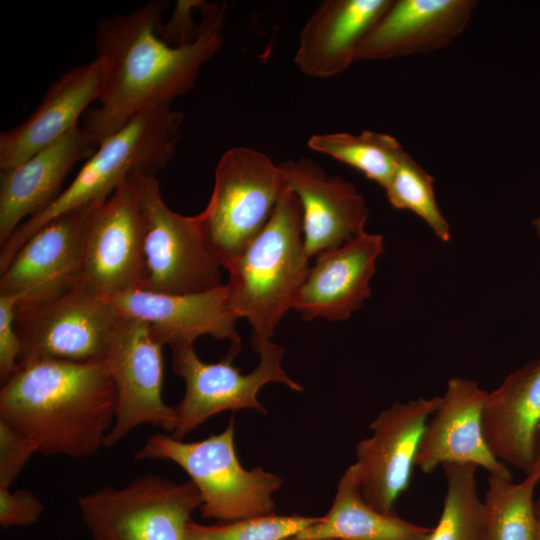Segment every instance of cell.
Returning <instances> with one entry per match:
<instances>
[{"instance_id":"7c38bea8","label":"cell","mask_w":540,"mask_h":540,"mask_svg":"<svg viewBox=\"0 0 540 540\" xmlns=\"http://www.w3.org/2000/svg\"><path fill=\"white\" fill-rule=\"evenodd\" d=\"M137 172L94 208L86 226L81 284L103 298L140 288L145 276Z\"/></svg>"},{"instance_id":"ba28073f","label":"cell","mask_w":540,"mask_h":540,"mask_svg":"<svg viewBox=\"0 0 540 540\" xmlns=\"http://www.w3.org/2000/svg\"><path fill=\"white\" fill-rule=\"evenodd\" d=\"M136 177L144 218L145 276L140 288L194 294L223 285V267L206 244L199 216L171 210L156 176L137 172Z\"/></svg>"},{"instance_id":"7402d4cb","label":"cell","mask_w":540,"mask_h":540,"mask_svg":"<svg viewBox=\"0 0 540 540\" xmlns=\"http://www.w3.org/2000/svg\"><path fill=\"white\" fill-rule=\"evenodd\" d=\"M392 0H326L311 14L299 37L294 61L310 77L345 71L372 26Z\"/></svg>"},{"instance_id":"603a6c76","label":"cell","mask_w":540,"mask_h":540,"mask_svg":"<svg viewBox=\"0 0 540 540\" xmlns=\"http://www.w3.org/2000/svg\"><path fill=\"white\" fill-rule=\"evenodd\" d=\"M482 427L499 461L530 472L540 428V358L512 372L487 393Z\"/></svg>"},{"instance_id":"e575fe53","label":"cell","mask_w":540,"mask_h":540,"mask_svg":"<svg viewBox=\"0 0 540 540\" xmlns=\"http://www.w3.org/2000/svg\"><path fill=\"white\" fill-rule=\"evenodd\" d=\"M535 510L538 518L540 519V496L535 500Z\"/></svg>"},{"instance_id":"e0dca14e","label":"cell","mask_w":540,"mask_h":540,"mask_svg":"<svg viewBox=\"0 0 540 540\" xmlns=\"http://www.w3.org/2000/svg\"><path fill=\"white\" fill-rule=\"evenodd\" d=\"M287 188L302 210L303 239L308 256L339 248L365 231L369 210L356 187L300 158L279 164Z\"/></svg>"},{"instance_id":"f546056e","label":"cell","mask_w":540,"mask_h":540,"mask_svg":"<svg viewBox=\"0 0 540 540\" xmlns=\"http://www.w3.org/2000/svg\"><path fill=\"white\" fill-rule=\"evenodd\" d=\"M35 453L28 438L0 420V485L11 487Z\"/></svg>"},{"instance_id":"484cf974","label":"cell","mask_w":540,"mask_h":540,"mask_svg":"<svg viewBox=\"0 0 540 540\" xmlns=\"http://www.w3.org/2000/svg\"><path fill=\"white\" fill-rule=\"evenodd\" d=\"M311 150L345 163L385 188L406 153L393 136L374 131L316 134L309 138Z\"/></svg>"},{"instance_id":"d590c367","label":"cell","mask_w":540,"mask_h":540,"mask_svg":"<svg viewBox=\"0 0 540 540\" xmlns=\"http://www.w3.org/2000/svg\"><path fill=\"white\" fill-rule=\"evenodd\" d=\"M286 540H337V539H298L296 537H291V538L286 539Z\"/></svg>"},{"instance_id":"5bb4252c","label":"cell","mask_w":540,"mask_h":540,"mask_svg":"<svg viewBox=\"0 0 540 540\" xmlns=\"http://www.w3.org/2000/svg\"><path fill=\"white\" fill-rule=\"evenodd\" d=\"M441 397L395 402L369 425L372 435L356 446L363 498L381 512L394 505L407 490L427 421Z\"/></svg>"},{"instance_id":"52a82bcc","label":"cell","mask_w":540,"mask_h":540,"mask_svg":"<svg viewBox=\"0 0 540 540\" xmlns=\"http://www.w3.org/2000/svg\"><path fill=\"white\" fill-rule=\"evenodd\" d=\"M202 499L191 481L175 483L155 474L122 487H103L80 496V517L92 540H185L192 513Z\"/></svg>"},{"instance_id":"5b68a950","label":"cell","mask_w":540,"mask_h":540,"mask_svg":"<svg viewBox=\"0 0 540 540\" xmlns=\"http://www.w3.org/2000/svg\"><path fill=\"white\" fill-rule=\"evenodd\" d=\"M234 435L233 417L222 432L195 442L158 433L146 439L134 458L169 460L179 465L200 492L204 518L230 522L272 514V495L283 480L261 467L243 468Z\"/></svg>"},{"instance_id":"cb8c5ba5","label":"cell","mask_w":540,"mask_h":540,"mask_svg":"<svg viewBox=\"0 0 540 540\" xmlns=\"http://www.w3.org/2000/svg\"><path fill=\"white\" fill-rule=\"evenodd\" d=\"M431 528L407 521L394 512H381L365 501L356 463L337 484L328 513L296 536L298 539L424 540Z\"/></svg>"},{"instance_id":"2e32d148","label":"cell","mask_w":540,"mask_h":540,"mask_svg":"<svg viewBox=\"0 0 540 540\" xmlns=\"http://www.w3.org/2000/svg\"><path fill=\"white\" fill-rule=\"evenodd\" d=\"M487 393L474 380H448L437 409L426 423L415 466L427 474L444 464H471L489 476L513 478L506 464L492 454L484 437L482 411Z\"/></svg>"},{"instance_id":"9a60e30c","label":"cell","mask_w":540,"mask_h":540,"mask_svg":"<svg viewBox=\"0 0 540 540\" xmlns=\"http://www.w3.org/2000/svg\"><path fill=\"white\" fill-rule=\"evenodd\" d=\"M107 299L124 318L146 323L162 345L195 344L201 336L230 342L229 353L237 355L241 338L239 319L232 310L225 284L194 294H166L134 288Z\"/></svg>"},{"instance_id":"9c48e42d","label":"cell","mask_w":540,"mask_h":540,"mask_svg":"<svg viewBox=\"0 0 540 540\" xmlns=\"http://www.w3.org/2000/svg\"><path fill=\"white\" fill-rule=\"evenodd\" d=\"M175 373L185 382V393L175 406L176 426L172 437L182 440L210 417L223 411L253 409L266 413L257 394L267 383L285 385L301 392L303 387L291 379L281 366L284 348L268 341L255 349L259 355L256 368L247 374L232 364L235 355L227 352L217 363H206L197 355L194 344L170 347Z\"/></svg>"},{"instance_id":"6da1fadb","label":"cell","mask_w":540,"mask_h":540,"mask_svg":"<svg viewBox=\"0 0 540 540\" xmlns=\"http://www.w3.org/2000/svg\"><path fill=\"white\" fill-rule=\"evenodd\" d=\"M167 6L164 1H149L98 24L99 106L88 113L83 127L97 147L137 115L170 105L190 91L203 64L222 45L220 10L206 15L192 41L170 44L159 32Z\"/></svg>"},{"instance_id":"277c9868","label":"cell","mask_w":540,"mask_h":540,"mask_svg":"<svg viewBox=\"0 0 540 540\" xmlns=\"http://www.w3.org/2000/svg\"><path fill=\"white\" fill-rule=\"evenodd\" d=\"M181 119V113L170 105L161 106L137 115L104 139L57 199L21 223L0 245V272L22 245L52 219L106 200L134 172L156 176L174 154Z\"/></svg>"},{"instance_id":"d6986e66","label":"cell","mask_w":540,"mask_h":540,"mask_svg":"<svg viewBox=\"0 0 540 540\" xmlns=\"http://www.w3.org/2000/svg\"><path fill=\"white\" fill-rule=\"evenodd\" d=\"M475 6L473 0H392L364 37L356 61L442 49L466 28Z\"/></svg>"},{"instance_id":"3957f363","label":"cell","mask_w":540,"mask_h":540,"mask_svg":"<svg viewBox=\"0 0 540 540\" xmlns=\"http://www.w3.org/2000/svg\"><path fill=\"white\" fill-rule=\"evenodd\" d=\"M302 210L286 189L263 230L224 269L230 306L251 327L252 348L271 341L283 316L293 310L310 270Z\"/></svg>"},{"instance_id":"d6a6232c","label":"cell","mask_w":540,"mask_h":540,"mask_svg":"<svg viewBox=\"0 0 540 540\" xmlns=\"http://www.w3.org/2000/svg\"><path fill=\"white\" fill-rule=\"evenodd\" d=\"M526 475H531L538 482H540V428H539L537 441H536L534 462H533L530 472Z\"/></svg>"},{"instance_id":"1f68e13d","label":"cell","mask_w":540,"mask_h":540,"mask_svg":"<svg viewBox=\"0 0 540 540\" xmlns=\"http://www.w3.org/2000/svg\"><path fill=\"white\" fill-rule=\"evenodd\" d=\"M17 299L0 295V379L2 384L19 369L21 342L15 327Z\"/></svg>"},{"instance_id":"4316f807","label":"cell","mask_w":540,"mask_h":540,"mask_svg":"<svg viewBox=\"0 0 540 540\" xmlns=\"http://www.w3.org/2000/svg\"><path fill=\"white\" fill-rule=\"evenodd\" d=\"M442 469L446 480L442 512L424 540H482L484 506L477 492V467L449 463Z\"/></svg>"},{"instance_id":"ac0fdd59","label":"cell","mask_w":540,"mask_h":540,"mask_svg":"<svg viewBox=\"0 0 540 540\" xmlns=\"http://www.w3.org/2000/svg\"><path fill=\"white\" fill-rule=\"evenodd\" d=\"M383 237L364 232L345 245L316 256L293 310L307 321L348 319L370 297Z\"/></svg>"},{"instance_id":"4fadbf2b","label":"cell","mask_w":540,"mask_h":540,"mask_svg":"<svg viewBox=\"0 0 540 540\" xmlns=\"http://www.w3.org/2000/svg\"><path fill=\"white\" fill-rule=\"evenodd\" d=\"M99 203L66 212L39 228L0 273V295L15 297L16 308H21L79 286L84 234Z\"/></svg>"},{"instance_id":"f1b7e54d","label":"cell","mask_w":540,"mask_h":540,"mask_svg":"<svg viewBox=\"0 0 540 540\" xmlns=\"http://www.w3.org/2000/svg\"><path fill=\"white\" fill-rule=\"evenodd\" d=\"M319 517L277 515L202 525L190 521L185 540H286L315 523Z\"/></svg>"},{"instance_id":"d4e9b609","label":"cell","mask_w":540,"mask_h":540,"mask_svg":"<svg viewBox=\"0 0 540 540\" xmlns=\"http://www.w3.org/2000/svg\"><path fill=\"white\" fill-rule=\"evenodd\" d=\"M539 482L489 476L485 492L482 540H537L539 518L534 492Z\"/></svg>"},{"instance_id":"30bf717a","label":"cell","mask_w":540,"mask_h":540,"mask_svg":"<svg viewBox=\"0 0 540 540\" xmlns=\"http://www.w3.org/2000/svg\"><path fill=\"white\" fill-rule=\"evenodd\" d=\"M120 319L107 299L82 284L54 299L16 308L19 366L41 359L103 361Z\"/></svg>"},{"instance_id":"44dd1931","label":"cell","mask_w":540,"mask_h":540,"mask_svg":"<svg viewBox=\"0 0 540 540\" xmlns=\"http://www.w3.org/2000/svg\"><path fill=\"white\" fill-rule=\"evenodd\" d=\"M102 65L98 58L67 70L48 89L37 109L0 135V169H12L78 127L84 110L98 101Z\"/></svg>"},{"instance_id":"8fae6325","label":"cell","mask_w":540,"mask_h":540,"mask_svg":"<svg viewBox=\"0 0 540 540\" xmlns=\"http://www.w3.org/2000/svg\"><path fill=\"white\" fill-rule=\"evenodd\" d=\"M162 345L143 321L121 317L104 355L116 392L114 424L105 447H113L140 425L172 434L175 407L162 396L164 361Z\"/></svg>"},{"instance_id":"ffe728a7","label":"cell","mask_w":540,"mask_h":540,"mask_svg":"<svg viewBox=\"0 0 540 540\" xmlns=\"http://www.w3.org/2000/svg\"><path fill=\"white\" fill-rule=\"evenodd\" d=\"M97 148L84 128L68 134L33 154L18 166L0 173V245L28 218L51 205L76 163Z\"/></svg>"},{"instance_id":"4dcf8cb0","label":"cell","mask_w":540,"mask_h":540,"mask_svg":"<svg viewBox=\"0 0 540 540\" xmlns=\"http://www.w3.org/2000/svg\"><path fill=\"white\" fill-rule=\"evenodd\" d=\"M44 512V504L31 491L0 485V526L3 529L36 523Z\"/></svg>"},{"instance_id":"836d02e7","label":"cell","mask_w":540,"mask_h":540,"mask_svg":"<svg viewBox=\"0 0 540 540\" xmlns=\"http://www.w3.org/2000/svg\"><path fill=\"white\" fill-rule=\"evenodd\" d=\"M532 225L535 229L537 236L540 239V216L532 220Z\"/></svg>"},{"instance_id":"7a4b0ae2","label":"cell","mask_w":540,"mask_h":540,"mask_svg":"<svg viewBox=\"0 0 540 540\" xmlns=\"http://www.w3.org/2000/svg\"><path fill=\"white\" fill-rule=\"evenodd\" d=\"M115 414V387L104 361H30L0 390V420L45 456L95 455L105 447Z\"/></svg>"},{"instance_id":"8d00e7d4","label":"cell","mask_w":540,"mask_h":540,"mask_svg":"<svg viewBox=\"0 0 540 540\" xmlns=\"http://www.w3.org/2000/svg\"><path fill=\"white\" fill-rule=\"evenodd\" d=\"M539 520H540V519H539ZM537 540H540V521H539V528H538Z\"/></svg>"},{"instance_id":"8992f818","label":"cell","mask_w":540,"mask_h":540,"mask_svg":"<svg viewBox=\"0 0 540 540\" xmlns=\"http://www.w3.org/2000/svg\"><path fill=\"white\" fill-rule=\"evenodd\" d=\"M286 189L280 166L265 154L234 147L221 156L209 202L198 216L206 244L223 268L263 230Z\"/></svg>"},{"instance_id":"83f0119b","label":"cell","mask_w":540,"mask_h":540,"mask_svg":"<svg viewBox=\"0 0 540 540\" xmlns=\"http://www.w3.org/2000/svg\"><path fill=\"white\" fill-rule=\"evenodd\" d=\"M384 190L394 208L412 211L427 223L441 241L450 240V226L437 205L433 178L407 152Z\"/></svg>"}]
</instances>
